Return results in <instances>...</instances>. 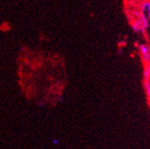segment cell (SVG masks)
<instances>
[{
	"mask_svg": "<svg viewBox=\"0 0 150 149\" xmlns=\"http://www.w3.org/2000/svg\"><path fill=\"white\" fill-rule=\"evenodd\" d=\"M147 81V83L150 84V77H149V78H148V80H147V81Z\"/></svg>",
	"mask_w": 150,
	"mask_h": 149,
	"instance_id": "7",
	"label": "cell"
},
{
	"mask_svg": "<svg viewBox=\"0 0 150 149\" xmlns=\"http://www.w3.org/2000/svg\"><path fill=\"white\" fill-rule=\"evenodd\" d=\"M140 14L144 15L150 21V0H143L139 4Z\"/></svg>",
	"mask_w": 150,
	"mask_h": 149,
	"instance_id": "3",
	"label": "cell"
},
{
	"mask_svg": "<svg viewBox=\"0 0 150 149\" xmlns=\"http://www.w3.org/2000/svg\"><path fill=\"white\" fill-rule=\"evenodd\" d=\"M138 50L144 64L150 63V50L148 45H146V44H140L138 46Z\"/></svg>",
	"mask_w": 150,
	"mask_h": 149,
	"instance_id": "2",
	"label": "cell"
},
{
	"mask_svg": "<svg viewBox=\"0 0 150 149\" xmlns=\"http://www.w3.org/2000/svg\"><path fill=\"white\" fill-rule=\"evenodd\" d=\"M127 1H129V3H133L134 5H139L143 0H127Z\"/></svg>",
	"mask_w": 150,
	"mask_h": 149,
	"instance_id": "6",
	"label": "cell"
},
{
	"mask_svg": "<svg viewBox=\"0 0 150 149\" xmlns=\"http://www.w3.org/2000/svg\"><path fill=\"white\" fill-rule=\"evenodd\" d=\"M143 75H144V80H145V81H147L148 78L150 77V63L145 64V68H144Z\"/></svg>",
	"mask_w": 150,
	"mask_h": 149,
	"instance_id": "4",
	"label": "cell"
},
{
	"mask_svg": "<svg viewBox=\"0 0 150 149\" xmlns=\"http://www.w3.org/2000/svg\"><path fill=\"white\" fill-rule=\"evenodd\" d=\"M144 88H145V91H146L147 100L150 102V84L147 83V81H144Z\"/></svg>",
	"mask_w": 150,
	"mask_h": 149,
	"instance_id": "5",
	"label": "cell"
},
{
	"mask_svg": "<svg viewBox=\"0 0 150 149\" xmlns=\"http://www.w3.org/2000/svg\"><path fill=\"white\" fill-rule=\"evenodd\" d=\"M64 62L56 53L22 51L17 61V81L24 98L39 106L55 107L66 87Z\"/></svg>",
	"mask_w": 150,
	"mask_h": 149,
	"instance_id": "1",
	"label": "cell"
}]
</instances>
